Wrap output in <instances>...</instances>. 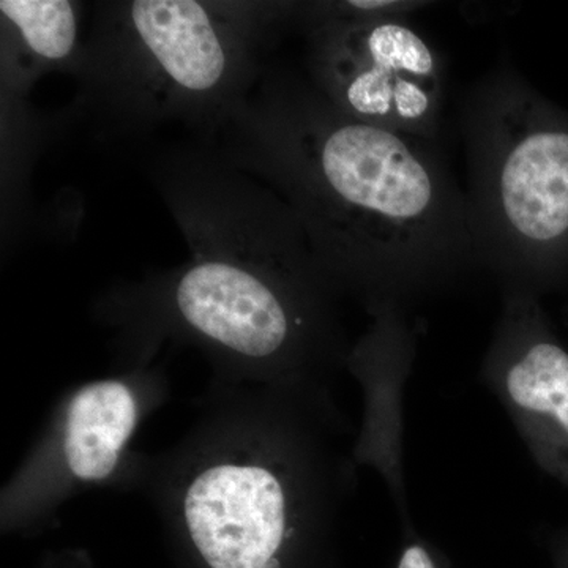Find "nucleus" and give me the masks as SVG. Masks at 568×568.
Here are the masks:
<instances>
[{"mask_svg": "<svg viewBox=\"0 0 568 568\" xmlns=\"http://www.w3.org/2000/svg\"><path fill=\"white\" fill-rule=\"evenodd\" d=\"M153 178L190 256L97 301L119 365L152 364L173 343L204 355L212 386L332 399L353 346L342 295L290 205L209 145L168 152Z\"/></svg>", "mask_w": 568, "mask_h": 568, "instance_id": "nucleus-1", "label": "nucleus"}, {"mask_svg": "<svg viewBox=\"0 0 568 568\" xmlns=\"http://www.w3.org/2000/svg\"><path fill=\"white\" fill-rule=\"evenodd\" d=\"M203 142L283 197L336 293L369 315L403 313L481 267L437 141L355 121L283 63L271 59Z\"/></svg>", "mask_w": 568, "mask_h": 568, "instance_id": "nucleus-2", "label": "nucleus"}, {"mask_svg": "<svg viewBox=\"0 0 568 568\" xmlns=\"http://www.w3.org/2000/svg\"><path fill=\"white\" fill-rule=\"evenodd\" d=\"M343 428L332 399L211 386L141 493L185 568H336Z\"/></svg>", "mask_w": 568, "mask_h": 568, "instance_id": "nucleus-3", "label": "nucleus"}, {"mask_svg": "<svg viewBox=\"0 0 568 568\" xmlns=\"http://www.w3.org/2000/svg\"><path fill=\"white\" fill-rule=\"evenodd\" d=\"M298 2L99 3L85 33L74 111L136 134L179 122L207 138L244 102L295 29Z\"/></svg>", "mask_w": 568, "mask_h": 568, "instance_id": "nucleus-4", "label": "nucleus"}, {"mask_svg": "<svg viewBox=\"0 0 568 568\" xmlns=\"http://www.w3.org/2000/svg\"><path fill=\"white\" fill-rule=\"evenodd\" d=\"M470 220L481 267L504 287L568 283V112L508 62L477 81L459 108Z\"/></svg>", "mask_w": 568, "mask_h": 568, "instance_id": "nucleus-5", "label": "nucleus"}, {"mask_svg": "<svg viewBox=\"0 0 568 568\" xmlns=\"http://www.w3.org/2000/svg\"><path fill=\"white\" fill-rule=\"evenodd\" d=\"M170 394V377L156 362L118 365L110 375L67 388L3 485L2 532H43L89 489L141 491L151 455L133 440Z\"/></svg>", "mask_w": 568, "mask_h": 568, "instance_id": "nucleus-6", "label": "nucleus"}, {"mask_svg": "<svg viewBox=\"0 0 568 568\" xmlns=\"http://www.w3.org/2000/svg\"><path fill=\"white\" fill-rule=\"evenodd\" d=\"M306 78L355 121L437 141L446 62L409 17H357L338 2H298Z\"/></svg>", "mask_w": 568, "mask_h": 568, "instance_id": "nucleus-7", "label": "nucleus"}, {"mask_svg": "<svg viewBox=\"0 0 568 568\" xmlns=\"http://www.w3.org/2000/svg\"><path fill=\"white\" fill-rule=\"evenodd\" d=\"M481 375L537 465L568 488V347L552 331L537 294L504 287Z\"/></svg>", "mask_w": 568, "mask_h": 568, "instance_id": "nucleus-8", "label": "nucleus"}, {"mask_svg": "<svg viewBox=\"0 0 568 568\" xmlns=\"http://www.w3.org/2000/svg\"><path fill=\"white\" fill-rule=\"evenodd\" d=\"M85 33L81 3L70 0H2V99L21 103L40 78L80 63Z\"/></svg>", "mask_w": 568, "mask_h": 568, "instance_id": "nucleus-9", "label": "nucleus"}, {"mask_svg": "<svg viewBox=\"0 0 568 568\" xmlns=\"http://www.w3.org/2000/svg\"><path fill=\"white\" fill-rule=\"evenodd\" d=\"M396 568H439V564L428 545L420 540H410L403 548Z\"/></svg>", "mask_w": 568, "mask_h": 568, "instance_id": "nucleus-10", "label": "nucleus"}, {"mask_svg": "<svg viewBox=\"0 0 568 568\" xmlns=\"http://www.w3.org/2000/svg\"><path fill=\"white\" fill-rule=\"evenodd\" d=\"M549 551L555 568H568V529L552 538Z\"/></svg>", "mask_w": 568, "mask_h": 568, "instance_id": "nucleus-11", "label": "nucleus"}]
</instances>
